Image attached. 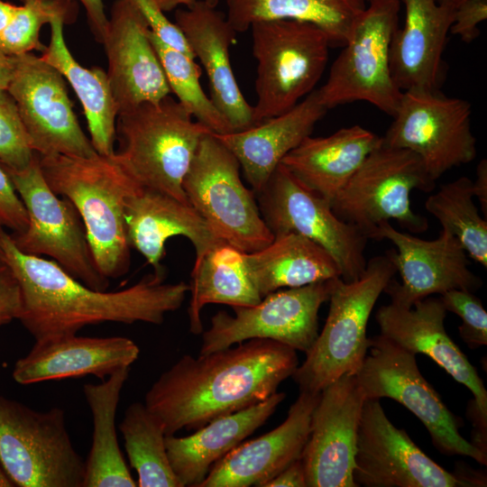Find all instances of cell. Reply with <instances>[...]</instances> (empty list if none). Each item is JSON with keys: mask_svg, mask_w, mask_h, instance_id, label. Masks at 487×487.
Here are the masks:
<instances>
[{"mask_svg": "<svg viewBox=\"0 0 487 487\" xmlns=\"http://www.w3.org/2000/svg\"><path fill=\"white\" fill-rule=\"evenodd\" d=\"M464 1L465 0H436L437 4L453 9H455Z\"/></svg>", "mask_w": 487, "mask_h": 487, "instance_id": "52", "label": "cell"}, {"mask_svg": "<svg viewBox=\"0 0 487 487\" xmlns=\"http://www.w3.org/2000/svg\"><path fill=\"white\" fill-rule=\"evenodd\" d=\"M370 353L355 373L366 399L390 398L411 411L445 455H462L486 465L487 455L459 432L460 420L422 376L414 354L382 335L369 338Z\"/></svg>", "mask_w": 487, "mask_h": 487, "instance_id": "13", "label": "cell"}, {"mask_svg": "<svg viewBox=\"0 0 487 487\" xmlns=\"http://www.w3.org/2000/svg\"><path fill=\"white\" fill-rule=\"evenodd\" d=\"M189 286L188 317L190 332H203L201 311L207 304L231 307L253 306L262 299L247 269L244 253L221 244L195 262Z\"/></svg>", "mask_w": 487, "mask_h": 487, "instance_id": "33", "label": "cell"}, {"mask_svg": "<svg viewBox=\"0 0 487 487\" xmlns=\"http://www.w3.org/2000/svg\"><path fill=\"white\" fill-rule=\"evenodd\" d=\"M50 25V43L44 47L41 57L57 69L75 91L96 152L112 155L115 152L118 108L107 74L99 67H83L74 59L65 42L61 20L54 19Z\"/></svg>", "mask_w": 487, "mask_h": 487, "instance_id": "31", "label": "cell"}, {"mask_svg": "<svg viewBox=\"0 0 487 487\" xmlns=\"http://www.w3.org/2000/svg\"><path fill=\"white\" fill-rule=\"evenodd\" d=\"M240 163L213 133L200 141L182 187L189 204L225 244L243 253L259 251L274 239L254 191L240 176Z\"/></svg>", "mask_w": 487, "mask_h": 487, "instance_id": "8", "label": "cell"}, {"mask_svg": "<svg viewBox=\"0 0 487 487\" xmlns=\"http://www.w3.org/2000/svg\"><path fill=\"white\" fill-rule=\"evenodd\" d=\"M76 1L83 5L91 32L95 39L101 43L108 23V16L105 13L103 0Z\"/></svg>", "mask_w": 487, "mask_h": 487, "instance_id": "45", "label": "cell"}, {"mask_svg": "<svg viewBox=\"0 0 487 487\" xmlns=\"http://www.w3.org/2000/svg\"><path fill=\"white\" fill-rule=\"evenodd\" d=\"M381 142V137L370 130L352 125L328 136H307L280 163L332 203Z\"/></svg>", "mask_w": 487, "mask_h": 487, "instance_id": "29", "label": "cell"}, {"mask_svg": "<svg viewBox=\"0 0 487 487\" xmlns=\"http://www.w3.org/2000/svg\"><path fill=\"white\" fill-rule=\"evenodd\" d=\"M395 273L385 254L368 260L354 280H333L325 326L291 376L300 391L320 392L341 376L358 372L369 348L371 313Z\"/></svg>", "mask_w": 487, "mask_h": 487, "instance_id": "5", "label": "cell"}, {"mask_svg": "<svg viewBox=\"0 0 487 487\" xmlns=\"http://www.w3.org/2000/svg\"><path fill=\"white\" fill-rule=\"evenodd\" d=\"M364 1L372 2V1H374V0H364Z\"/></svg>", "mask_w": 487, "mask_h": 487, "instance_id": "55", "label": "cell"}, {"mask_svg": "<svg viewBox=\"0 0 487 487\" xmlns=\"http://www.w3.org/2000/svg\"><path fill=\"white\" fill-rule=\"evenodd\" d=\"M130 367L98 384H85L83 392L93 418L92 444L85 461L83 487H135L119 447L115 414Z\"/></svg>", "mask_w": 487, "mask_h": 487, "instance_id": "32", "label": "cell"}, {"mask_svg": "<svg viewBox=\"0 0 487 487\" xmlns=\"http://www.w3.org/2000/svg\"><path fill=\"white\" fill-rule=\"evenodd\" d=\"M0 244L3 261L20 287L18 320L35 341L75 335L105 322L161 325L168 313L181 307L189 291L185 282L165 283L160 272L124 289H95L55 262L21 252L5 229H0Z\"/></svg>", "mask_w": 487, "mask_h": 487, "instance_id": "1", "label": "cell"}, {"mask_svg": "<svg viewBox=\"0 0 487 487\" xmlns=\"http://www.w3.org/2000/svg\"><path fill=\"white\" fill-rule=\"evenodd\" d=\"M14 69L13 56L0 48V91L7 90Z\"/></svg>", "mask_w": 487, "mask_h": 487, "instance_id": "48", "label": "cell"}, {"mask_svg": "<svg viewBox=\"0 0 487 487\" xmlns=\"http://www.w3.org/2000/svg\"><path fill=\"white\" fill-rule=\"evenodd\" d=\"M21 310V292L18 281L10 267L0 260V326L18 319Z\"/></svg>", "mask_w": 487, "mask_h": 487, "instance_id": "44", "label": "cell"}, {"mask_svg": "<svg viewBox=\"0 0 487 487\" xmlns=\"http://www.w3.org/2000/svg\"><path fill=\"white\" fill-rule=\"evenodd\" d=\"M446 312L440 298L429 296L410 308L391 302L381 306L376 321L381 335L414 354L427 355L471 391L472 443L487 455V391L476 369L447 335L444 326Z\"/></svg>", "mask_w": 487, "mask_h": 487, "instance_id": "18", "label": "cell"}, {"mask_svg": "<svg viewBox=\"0 0 487 487\" xmlns=\"http://www.w3.org/2000/svg\"><path fill=\"white\" fill-rule=\"evenodd\" d=\"M446 311L456 314L462 324L458 332L470 348L487 345V313L481 299L473 292L451 289L440 297Z\"/></svg>", "mask_w": 487, "mask_h": 487, "instance_id": "40", "label": "cell"}, {"mask_svg": "<svg viewBox=\"0 0 487 487\" xmlns=\"http://www.w3.org/2000/svg\"><path fill=\"white\" fill-rule=\"evenodd\" d=\"M256 195L262 216L274 236L294 233L317 244L333 257L345 281L363 274L368 238L340 219L327 199L304 185L282 163Z\"/></svg>", "mask_w": 487, "mask_h": 487, "instance_id": "12", "label": "cell"}, {"mask_svg": "<svg viewBox=\"0 0 487 487\" xmlns=\"http://www.w3.org/2000/svg\"><path fill=\"white\" fill-rule=\"evenodd\" d=\"M473 180L467 177L443 184L425 202L434 216L461 244L469 256L487 267V221L473 202Z\"/></svg>", "mask_w": 487, "mask_h": 487, "instance_id": "36", "label": "cell"}, {"mask_svg": "<svg viewBox=\"0 0 487 487\" xmlns=\"http://www.w3.org/2000/svg\"><path fill=\"white\" fill-rule=\"evenodd\" d=\"M253 55L256 60V124L283 114L315 90L326 69L327 34L318 26L295 20L253 23Z\"/></svg>", "mask_w": 487, "mask_h": 487, "instance_id": "6", "label": "cell"}, {"mask_svg": "<svg viewBox=\"0 0 487 487\" xmlns=\"http://www.w3.org/2000/svg\"><path fill=\"white\" fill-rule=\"evenodd\" d=\"M175 23L207 72L212 102L234 132L256 124L253 107L242 94L231 65L230 48L237 32L226 16L206 1L198 0L176 11Z\"/></svg>", "mask_w": 487, "mask_h": 487, "instance_id": "23", "label": "cell"}, {"mask_svg": "<svg viewBox=\"0 0 487 487\" xmlns=\"http://www.w3.org/2000/svg\"><path fill=\"white\" fill-rule=\"evenodd\" d=\"M162 11L170 12L174 10L179 5H184L185 7L191 6L198 0H156Z\"/></svg>", "mask_w": 487, "mask_h": 487, "instance_id": "50", "label": "cell"}, {"mask_svg": "<svg viewBox=\"0 0 487 487\" xmlns=\"http://www.w3.org/2000/svg\"><path fill=\"white\" fill-rule=\"evenodd\" d=\"M382 239L395 246L386 255L401 278V282L391 279L383 291L393 304L410 308L433 294L451 289L473 292L482 285L481 278L468 268L466 252L447 230L442 229L435 240H423L384 222L375 237Z\"/></svg>", "mask_w": 487, "mask_h": 487, "instance_id": "20", "label": "cell"}, {"mask_svg": "<svg viewBox=\"0 0 487 487\" xmlns=\"http://www.w3.org/2000/svg\"><path fill=\"white\" fill-rule=\"evenodd\" d=\"M319 396L320 392L300 391L280 425L236 446L212 466L199 487H263L300 458Z\"/></svg>", "mask_w": 487, "mask_h": 487, "instance_id": "22", "label": "cell"}, {"mask_svg": "<svg viewBox=\"0 0 487 487\" xmlns=\"http://www.w3.org/2000/svg\"><path fill=\"white\" fill-rule=\"evenodd\" d=\"M39 163L50 188L78 210L100 274L107 280L125 274L130 266L125 205L143 187L115 152L89 157L39 155Z\"/></svg>", "mask_w": 487, "mask_h": 487, "instance_id": "3", "label": "cell"}, {"mask_svg": "<svg viewBox=\"0 0 487 487\" xmlns=\"http://www.w3.org/2000/svg\"><path fill=\"white\" fill-rule=\"evenodd\" d=\"M283 486L307 487L304 467L300 458L292 462L263 485V487Z\"/></svg>", "mask_w": 487, "mask_h": 487, "instance_id": "46", "label": "cell"}, {"mask_svg": "<svg viewBox=\"0 0 487 487\" xmlns=\"http://www.w3.org/2000/svg\"><path fill=\"white\" fill-rule=\"evenodd\" d=\"M226 19L236 32L259 22L295 20L313 23L329 37L331 44H345L364 0H225Z\"/></svg>", "mask_w": 487, "mask_h": 487, "instance_id": "34", "label": "cell"}, {"mask_svg": "<svg viewBox=\"0 0 487 487\" xmlns=\"http://www.w3.org/2000/svg\"><path fill=\"white\" fill-rule=\"evenodd\" d=\"M119 428L129 463L138 474L137 486L181 487L170 464L162 423L144 403H132Z\"/></svg>", "mask_w": 487, "mask_h": 487, "instance_id": "35", "label": "cell"}, {"mask_svg": "<svg viewBox=\"0 0 487 487\" xmlns=\"http://www.w3.org/2000/svg\"><path fill=\"white\" fill-rule=\"evenodd\" d=\"M2 229V228H0ZM0 260H3V251H2V248H1V244H0Z\"/></svg>", "mask_w": 487, "mask_h": 487, "instance_id": "54", "label": "cell"}, {"mask_svg": "<svg viewBox=\"0 0 487 487\" xmlns=\"http://www.w3.org/2000/svg\"><path fill=\"white\" fill-rule=\"evenodd\" d=\"M7 91L17 106L31 146L40 156L96 154L80 127L60 72L32 52L13 56Z\"/></svg>", "mask_w": 487, "mask_h": 487, "instance_id": "17", "label": "cell"}, {"mask_svg": "<svg viewBox=\"0 0 487 487\" xmlns=\"http://www.w3.org/2000/svg\"><path fill=\"white\" fill-rule=\"evenodd\" d=\"M125 223L130 246L146 259L155 272L163 273L161 262L166 242L171 237L183 236L191 242L195 262L225 243L189 203L145 188L127 198Z\"/></svg>", "mask_w": 487, "mask_h": 487, "instance_id": "25", "label": "cell"}, {"mask_svg": "<svg viewBox=\"0 0 487 487\" xmlns=\"http://www.w3.org/2000/svg\"><path fill=\"white\" fill-rule=\"evenodd\" d=\"M327 109L317 89L289 111L243 131L214 133L236 157L254 193L262 189L283 158L311 133Z\"/></svg>", "mask_w": 487, "mask_h": 487, "instance_id": "27", "label": "cell"}, {"mask_svg": "<svg viewBox=\"0 0 487 487\" xmlns=\"http://www.w3.org/2000/svg\"><path fill=\"white\" fill-rule=\"evenodd\" d=\"M5 170L28 216L26 228L10 234L15 246L26 254L47 256L87 286L106 290L109 280L95 264L81 217L67 198L50 188L39 155L23 170Z\"/></svg>", "mask_w": 487, "mask_h": 487, "instance_id": "11", "label": "cell"}, {"mask_svg": "<svg viewBox=\"0 0 487 487\" xmlns=\"http://www.w3.org/2000/svg\"><path fill=\"white\" fill-rule=\"evenodd\" d=\"M436 181L414 152L381 142L331 203L334 213L375 240L378 227L391 219L411 234L428 228L426 217L411 208L413 190L430 192Z\"/></svg>", "mask_w": 487, "mask_h": 487, "instance_id": "7", "label": "cell"}, {"mask_svg": "<svg viewBox=\"0 0 487 487\" xmlns=\"http://www.w3.org/2000/svg\"><path fill=\"white\" fill-rule=\"evenodd\" d=\"M473 196L477 198L482 211L486 217L487 215V162L482 159L476 169V178L473 181Z\"/></svg>", "mask_w": 487, "mask_h": 487, "instance_id": "47", "label": "cell"}, {"mask_svg": "<svg viewBox=\"0 0 487 487\" xmlns=\"http://www.w3.org/2000/svg\"><path fill=\"white\" fill-rule=\"evenodd\" d=\"M392 117L382 143L414 152L435 181L476 157L472 106L464 99L438 90L406 91Z\"/></svg>", "mask_w": 487, "mask_h": 487, "instance_id": "15", "label": "cell"}, {"mask_svg": "<svg viewBox=\"0 0 487 487\" xmlns=\"http://www.w3.org/2000/svg\"><path fill=\"white\" fill-rule=\"evenodd\" d=\"M14 484L8 477L2 465L0 464V487H13Z\"/></svg>", "mask_w": 487, "mask_h": 487, "instance_id": "51", "label": "cell"}, {"mask_svg": "<svg viewBox=\"0 0 487 487\" xmlns=\"http://www.w3.org/2000/svg\"><path fill=\"white\" fill-rule=\"evenodd\" d=\"M139 347L127 337L68 335L36 340L31 351L16 361L14 380L23 385L94 375L101 380L130 367Z\"/></svg>", "mask_w": 487, "mask_h": 487, "instance_id": "24", "label": "cell"}, {"mask_svg": "<svg viewBox=\"0 0 487 487\" xmlns=\"http://www.w3.org/2000/svg\"><path fill=\"white\" fill-rule=\"evenodd\" d=\"M17 11L0 35V48L10 56L32 51H42L40 40L41 27L54 19L65 24L76 22L78 2L76 0H20Z\"/></svg>", "mask_w": 487, "mask_h": 487, "instance_id": "38", "label": "cell"}, {"mask_svg": "<svg viewBox=\"0 0 487 487\" xmlns=\"http://www.w3.org/2000/svg\"><path fill=\"white\" fill-rule=\"evenodd\" d=\"M28 224L25 207L16 192L12 179L0 163V228L12 234L23 232Z\"/></svg>", "mask_w": 487, "mask_h": 487, "instance_id": "42", "label": "cell"}, {"mask_svg": "<svg viewBox=\"0 0 487 487\" xmlns=\"http://www.w3.org/2000/svg\"><path fill=\"white\" fill-rule=\"evenodd\" d=\"M486 19L487 0H465L455 8L449 32L471 42L480 33L479 24Z\"/></svg>", "mask_w": 487, "mask_h": 487, "instance_id": "43", "label": "cell"}, {"mask_svg": "<svg viewBox=\"0 0 487 487\" xmlns=\"http://www.w3.org/2000/svg\"><path fill=\"white\" fill-rule=\"evenodd\" d=\"M449 473L396 427L378 399H366L359 425L354 482L365 487L486 486V476L465 469Z\"/></svg>", "mask_w": 487, "mask_h": 487, "instance_id": "14", "label": "cell"}, {"mask_svg": "<svg viewBox=\"0 0 487 487\" xmlns=\"http://www.w3.org/2000/svg\"><path fill=\"white\" fill-rule=\"evenodd\" d=\"M0 464L14 486L83 487L85 461L60 408L37 411L0 396Z\"/></svg>", "mask_w": 487, "mask_h": 487, "instance_id": "10", "label": "cell"}, {"mask_svg": "<svg viewBox=\"0 0 487 487\" xmlns=\"http://www.w3.org/2000/svg\"><path fill=\"white\" fill-rule=\"evenodd\" d=\"M298 365L295 349L270 339H250L198 357L184 354L153 382L144 404L166 436L197 430L263 401Z\"/></svg>", "mask_w": 487, "mask_h": 487, "instance_id": "2", "label": "cell"}, {"mask_svg": "<svg viewBox=\"0 0 487 487\" xmlns=\"http://www.w3.org/2000/svg\"><path fill=\"white\" fill-rule=\"evenodd\" d=\"M400 8V0H374L356 19L326 83L317 89L320 103L327 110L365 101L394 115L403 94L390 67L391 44L398 28Z\"/></svg>", "mask_w": 487, "mask_h": 487, "instance_id": "9", "label": "cell"}, {"mask_svg": "<svg viewBox=\"0 0 487 487\" xmlns=\"http://www.w3.org/2000/svg\"><path fill=\"white\" fill-rule=\"evenodd\" d=\"M244 260L262 298L280 289L341 277L336 262L324 248L294 233L274 236L264 248L244 253Z\"/></svg>", "mask_w": 487, "mask_h": 487, "instance_id": "30", "label": "cell"}, {"mask_svg": "<svg viewBox=\"0 0 487 487\" xmlns=\"http://www.w3.org/2000/svg\"><path fill=\"white\" fill-rule=\"evenodd\" d=\"M405 21L390 51L392 78L402 91L438 90L442 55L455 10L436 0H402Z\"/></svg>", "mask_w": 487, "mask_h": 487, "instance_id": "26", "label": "cell"}, {"mask_svg": "<svg viewBox=\"0 0 487 487\" xmlns=\"http://www.w3.org/2000/svg\"><path fill=\"white\" fill-rule=\"evenodd\" d=\"M149 36L161 60L170 93L177 96V100L211 133H234L229 122L202 88L199 81L201 69L195 59L164 43L151 30Z\"/></svg>", "mask_w": 487, "mask_h": 487, "instance_id": "37", "label": "cell"}, {"mask_svg": "<svg viewBox=\"0 0 487 487\" xmlns=\"http://www.w3.org/2000/svg\"><path fill=\"white\" fill-rule=\"evenodd\" d=\"M18 5L0 0V35L14 18Z\"/></svg>", "mask_w": 487, "mask_h": 487, "instance_id": "49", "label": "cell"}, {"mask_svg": "<svg viewBox=\"0 0 487 487\" xmlns=\"http://www.w3.org/2000/svg\"><path fill=\"white\" fill-rule=\"evenodd\" d=\"M147 22L150 30L164 43L195 59L181 31L171 23L156 0H125Z\"/></svg>", "mask_w": 487, "mask_h": 487, "instance_id": "41", "label": "cell"}, {"mask_svg": "<svg viewBox=\"0 0 487 487\" xmlns=\"http://www.w3.org/2000/svg\"><path fill=\"white\" fill-rule=\"evenodd\" d=\"M142 14L127 1L115 0L102 41L106 71L118 115L142 103H156L170 95L161 60Z\"/></svg>", "mask_w": 487, "mask_h": 487, "instance_id": "21", "label": "cell"}, {"mask_svg": "<svg viewBox=\"0 0 487 487\" xmlns=\"http://www.w3.org/2000/svg\"><path fill=\"white\" fill-rule=\"evenodd\" d=\"M333 280L276 290L249 307L218 311L202 332L199 354L250 339H270L307 354L318 335V311L328 301Z\"/></svg>", "mask_w": 487, "mask_h": 487, "instance_id": "16", "label": "cell"}, {"mask_svg": "<svg viewBox=\"0 0 487 487\" xmlns=\"http://www.w3.org/2000/svg\"><path fill=\"white\" fill-rule=\"evenodd\" d=\"M35 155L15 101L7 90L0 91V163L7 170H20Z\"/></svg>", "mask_w": 487, "mask_h": 487, "instance_id": "39", "label": "cell"}, {"mask_svg": "<svg viewBox=\"0 0 487 487\" xmlns=\"http://www.w3.org/2000/svg\"><path fill=\"white\" fill-rule=\"evenodd\" d=\"M206 1L208 5H212V6H216L219 0H204Z\"/></svg>", "mask_w": 487, "mask_h": 487, "instance_id": "53", "label": "cell"}, {"mask_svg": "<svg viewBox=\"0 0 487 487\" xmlns=\"http://www.w3.org/2000/svg\"><path fill=\"white\" fill-rule=\"evenodd\" d=\"M365 400L355 373L341 376L320 391L300 455L307 487H357L353 472Z\"/></svg>", "mask_w": 487, "mask_h": 487, "instance_id": "19", "label": "cell"}, {"mask_svg": "<svg viewBox=\"0 0 487 487\" xmlns=\"http://www.w3.org/2000/svg\"><path fill=\"white\" fill-rule=\"evenodd\" d=\"M285 397L276 391L262 402L212 419L189 436H166L170 464L181 487H199L212 466L262 427Z\"/></svg>", "mask_w": 487, "mask_h": 487, "instance_id": "28", "label": "cell"}, {"mask_svg": "<svg viewBox=\"0 0 487 487\" xmlns=\"http://www.w3.org/2000/svg\"><path fill=\"white\" fill-rule=\"evenodd\" d=\"M115 154L143 188L189 203L182 183L201 139L211 133L170 95L118 115Z\"/></svg>", "mask_w": 487, "mask_h": 487, "instance_id": "4", "label": "cell"}]
</instances>
